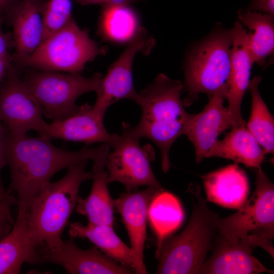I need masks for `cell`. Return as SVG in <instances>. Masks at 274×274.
<instances>
[{"instance_id":"12","label":"cell","mask_w":274,"mask_h":274,"mask_svg":"<svg viewBox=\"0 0 274 274\" xmlns=\"http://www.w3.org/2000/svg\"><path fill=\"white\" fill-rule=\"evenodd\" d=\"M38 264L52 263L63 267L72 274H130V267L107 256L96 247L84 250L79 248L73 238L63 241L55 249L43 244L37 247Z\"/></svg>"},{"instance_id":"18","label":"cell","mask_w":274,"mask_h":274,"mask_svg":"<svg viewBox=\"0 0 274 274\" xmlns=\"http://www.w3.org/2000/svg\"><path fill=\"white\" fill-rule=\"evenodd\" d=\"M44 5L41 0H21L7 13L11 17L19 60L31 54L42 42Z\"/></svg>"},{"instance_id":"2","label":"cell","mask_w":274,"mask_h":274,"mask_svg":"<svg viewBox=\"0 0 274 274\" xmlns=\"http://www.w3.org/2000/svg\"><path fill=\"white\" fill-rule=\"evenodd\" d=\"M183 88L181 81L161 73L138 93L135 100L141 107L142 113L137 125H130V131L139 139L147 138L158 146L164 173L172 166L169 153L173 144L184 134L189 113L181 98Z\"/></svg>"},{"instance_id":"24","label":"cell","mask_w":274,"mask_h":274,"mask_svg":"<svg viewBox=\"0 0 274 274\" xmlns=\"http://www.w3.org/2000/svg\"><path fill=\"white\" fill-rule=\"evenodd\" d=\"M238 18L248 29V47L254 63L265 64L274 52L273 15L241 9L238 11Z\"/></svg>"},{"instance_id":"29","label":"cell","mask_w":274,"mask_h":274,"mask_svg":"<svg viewBox=\"0 0 274 274\" xmlns=\"http://www.w3.org/2000/svg\"><path fill=\"white\" fill-rule=\"evenodd\" d=\"M17 204V198L4 187H0V240L7 236L14 226L15 221L11 210Z\"/></svg>"},{"instance_id":"6","label":"cell","mask_w":274,"mask_h":274,"mask_svg":"<svg viewBox=\"0 0 274 274\" xmlns=\"http://www.w3.org/2000/svg\"><path fill=\"white\" fill-rule=\"evenodd\" d=\"M256 169V187L249 200L234 214L216 219L218 231L228 241L250 238L273 258L274 186L261 166Z\"/></svg>"},{"instance_id":"15","label":"cell","mask_w":274,"mask_h":274,"mask_svg":"<svg viewBox=\"0 0 274 274\" xmlns=\"http://www.w3.org/2000/svg\"><path fill=\"white\" fill-rule=\"evenodd\" d=\"M103 119L86 102L79 106L73 115L47 123L43 134L40 136L82 142L86 145L108 143L113 147L119 134L109 133L104 125Z\"/></svg>"},{"instance_id":"4","label":"cell","mask_w":274,"mask_h":274,"mask_svg":"<svg viewBox=\"0 0 274 274\" xmlns=\"http://www.w3.org/2000/svg\"><path fill=\"white\" fill-rule=\"evenodd\" d=\"M187 191L193 205L190 220L180 233L163 241L156 273L196 274L212 250L218 215L208 207L198 186L191 184Z\"/></svg>"},{"instance_id":"14","label":"cell","mask_w":274,"mask_h":274,"mask_svg":"<svg viewBox=\"0 0 274 274\" xmlns=\"http://www.w3.org/2000/svg\"><path fill=\"white\" fill-rule=\"evenodd\" d=\"M203 110L198 114H188L184 134L192 143L197 163L209 158L211 149L218 141V136L233 123L224 98L218 95L209 97Z\"/></svg>"},{"instance_id":"17","label":"cell","mask_w":274,"mask_h":274,"mask_svg":"<svg viewBox=\"0 0 274 274\" xmlns=\"http://www.w3.org/2000/svg\"><path fill=\"white\" fill-rule=\"evenodd\" d=\"M136 190L121 194L113 200L114 206L120 214L125 226L130 248L141 267L146 270L143 253L146 239L148 209L153 198L164 189L148 187L144 190Z\"/></svg>"},{"instance_id":"5","label":"cell","mask_w":274,"mask_h":274,"mask_svg":"<svg viewBox=\"0 0 274 274\" xmlns=\"http://www.w3.org/2000/svg\"><path fill=\"white\" fill-rule=\"evenodd\" d=\"M232 42L231 29H219L192 49L185 67L183 86L187 95L182 100L184 106L197 100L200 93L227 99Z\"/></svg>"},{"instance_id":"10","label":"cell","mask_w":274,"mask_h":274,"mask_svg":"<svg viewBox=\"0 0 274 274\" xmlns=\"http://www.w3.org/2000/svg\"><path fill=\"white\" fill-rule=\"evenodd\" d=\"M155 45V39L148 35L146 29L139 27L119 57L110 66L106 75L102 77L93 107L98 116L104 118L108 108L120 99H129L135 101L138 92L133 86L132 78L134 58L140 52L149 54Z\"/></svg>"},{"instance_id":"36","label":"cell","mask_w":274,"mask_h":274,"mask_svg":"<svg viewBox=\"0 0 274 274\" xmlns=\"http://www.w3.org/2000/svg\"><path fill=\"white\" fill-rule=\"evenodd\" d=\"M2 19L1 16H0V30L1 29V24H2Z\"/></svg>"},{"instance_id":"19","label":"cell","mask_w":274,"mask_h":274,"mask_svg":"<svg viewBox=\"0 0 274 274\" xmlns=\"http://www.w3.org/2000/svg\"><path fill=\"white\" fill-rule=\"evenodd\" d=\"M201 178L207 201L238 209L247 200L248 179L246 173L236 163L201 176Z\"/></svg>"},{"instance_id":"3","label":"cell","mask_w":274,"mask_h":274,"mask_svg":"<svg viewBox=\"0 0 274 274\" xmlns=\"http://www.w3.org/2000/svg\"><path fill=\"white\" fill-rule=\"evenodd\" d=\"M88 161L67 168L66 175L55 182L43 184L32 200L26 220L33 243L43 244L51 249L62 243V232L75 208L81 184L91 179L86 170Z\"/></svg>"},{"instance_id":"1","label":"cell","mask_w":274,"mask_h":274,"mask_svg":"<svg viewBox=\"0 0 274 274\" xmlns=\"http://www.w3.org/2000/svg\"><path fill=\"white\" fill-rule=\"evenodd\" d=\"M50 141L40 136H15L7 129L5 154L11 179L8 191L17 194L18 213H27L42 185L56 173L88 160H106L110 147L102 143L71 151L55 147Z\"/></svg>"},{"instance_id":"22","label":"cell","mask_w":274,"mask_h":274,"mask_svg":"<svg viewBox=\"0 0 274 274\" xmlns=\"http://www.w3.org/2000/svg\"><path fill=\"white\" fill-rule=\"evenodd\" d=\"M106 161L94 162L91 173L93 181L91 191L86 198L78 196L75 208L78 214L87 217L88 224L113 226L114 199L108 187Z\"/></svg>"},{"instance_id":"21","label":"cell","mask_w":274,"mask_h":274,"mask_svg":"<svg viewBox=\"0 0 274 274\" xmlns=\"http://www.w3.org/2000/svg\"><path fill=\"white\" fill-rule=\"evenodd\" d=\"M26 214L18 213L12 230L0 240V274L19 273L24 263L38 264V246L31 240Z\"/></svg>"},{"instance_id":"31","label":"cell","mask_w":274,"mask_h":274,"mask_svg":"<svg viewBox=\"0 0 274 274\" xmlns=\"http://www.w3.org/2000/svg\"><path fill=\"white\" fill-rule=\"evenodd\" d=\"M80 5L86 6L93 4H101L104 6L125 5L144 0H76Z\"/></svg>"},{"instance_id":"16","label":"cell","mask_w":274,"mask_h":274,"mask_svg":"<svg viewBox=\"0 0 274 274\" xmlns=\"http://www.w3.org/2000/svg\"><path fill=\"white\" fill-rule=\"evenodd\" d=\"M232 48L227 109L233 126L245 124L241 115V105L248 89L254 62L248 47V32L242 23L237 20L231 29Z\"/></svg>"},{"instance_id":"23","label":"cell","mask_w":274,"mask_h":274,"mask_svg":"<svg viewBox=\"0 0 274 274\" xmlns=\"http://www.w3.org/2000/svg\"><path fill=\"white\" fill-rule=\"evenodd\" d=\"M231 129L223 140H218L210 151L209 157L229 159L249 167H260L266 153L246 124Z\"/></svg>"},{"instance_id":"27","label":"cell","mask_w":274,"mask_h":274,"mask_svg":"<svg viewBox=\"0 0 274 274\" xmlns=\"http://www.w3.org/2000/svg\"><path fill=\"white\" fill-rule=\"evenodd\" d=\"M138 25L137 15L129 6H104L101 29L110 40L117 42L129 41L139 28Z\"/></svg>"},{"instance_id":"25","label":"cell","mask_w":274,"mask_h":274,"mask_svg":"<svg viewBox=\"0 0 274 274\" xmlns=\"http://www.w3.org/2000/svg\"><path fill=\"white\" fill-rule=\"evenodd\" d=\"M184 218V212L179 200L164 190L151 200L148 219L157 239L155 257L158 259L164 239L177 229Z\"/></svg>"},{"instance_id":"26","label":"cell","mask_w":274,"mask_h":274,"mask_svg":"<svg viewBox=\"0 0 274 274\" xmlns=\"http://www.w3.org/2000/svg\"><path fill=\"white\" fill-rule=\"evenodd\" d=\"M260 76L250 80L248 89L252 98L251 116L247 128L253 135L266 154H273L274 119L258 90Z\"/></svg>"},{"instance_id":"33","label":"cell","mask_w":274,"mask_h":274,"mask_svg":"<svg viewBox=\"0 0 274 274\" xmlns=\"http://www.w3.org/2000/svg\"><path fill=\"white\" fill-rule=\"evenodd\" d=\"M11 41V35L4 33L0 30V57L3 56L7 54L8 48Z\"/></svg>"},{"instance_id":"34","label":"cell","mask_w":274,"mask_h":274,"mask_svg":"<svg viewBox=\"0 0 274 274\" xmlns=\"http://www.w3.org/2000/svg\"><path fill=\"white\" fill-rule=\"evenodd\" d=\"M11 57L9 54L0 57V84L11 65Z\"/></svg>"},{"instance_id":"9","label":"cell","mask_w":274,"mask_h":274,"mask_svg":"<svg viewBox=\"0 0 274 274\" xmlns=\"http://www.w3.org/2000/svg\"><path fill=\"white\" fill-rule=\"evenodd\" d=\"M140 140L131 133L130 124L123 122L121 134L107 157L109 183L118 182L127 191L135 190L141 186L163 189L151 166L155 159L153 148L148 144L141 146Z\"/></svg>"},{"instance_id":"11","label":"cell","mask_w":274,"mask_h":274,"mask_svg":"<svg viewBox=\"0 0 274 274\" xmlns=\"http://www.w3.org/2000/svg\"><path fill=\"white\" fill-rule=\"evenodd\" d=\"M6 75V82L0 87V121L14 135L23 136L33 129L41 136L47 123L39 104L11 65Z\"/></svg>"},{"instance_id":"20","label":"cell","mask_w":274,"mask_h":274,"mask_svg":"<svg viewBox=\"0 0 274 274\" xmlns=\"http://www.w3.org/2000/svg\"><path fill=\"white\" fill-rule=\"evenodd\" d=\"M71 237L89 239L104 254L131 268L135 273L146 274L131 248L128 247L115 233L113 226L105 224H87L78 222L69 224Z\"/></svg>"},{"instance_id":"32","label":"cell","mask_w":274,"mask_h":274,"mask_svg":"<svg viewBox=\"0 0 274 274\" xmlns=\"http://www.w3.org/2000/svg\"><path fill=\"white\" fill-rule=\"evenodd\" d=\"M7 128L0 123V187H4L1 172L3 168L7 164L5 154V142Z\"/></svg>"},{"instance_id":"7","label":"cell","mask_w":274,"mask_h":274,"mask_svg":"<svg viewBox=\"0 0 274 274\" xmlns=\"http://www.w3.org/2000/svg\"><path fill=\"white\" fill-rule=\"evenodd\" d=\"M106 51L72 18L43 41L31 54L19 61L25 65L45 71L79 74L88 62L105 54Z\"/></svg>"},{"instance_id":"30","label":"cell","mask_w":274,"mask_h":274,"mask_svg":"<svg viewBox=\"0 0 274 274\" xmlns=\"http://www.w3.org/2000/svg\"><path fill=\"white\" fill-rule=\"evenodd\" d=\"M247 9L274 15V0H252Z\"/></svg>"},{"instance_id":"35","label":"cell","mask_w":274,"mask_h":274,"mask_svg":"<svg viewBox=\"0 0 274 274\" xmlns=\"http://www.w3.org/2000/svg\"><path fill=\"white\" fill-rule=\"evenodd\" d=\"M17 2L16 0H0V16L7 14Z\"/></svg>"},{"instance_id":"8","label":"cell","mask_w":274,"mask_h":274,"mask_svg":"<svg viewBox=\"0 0 274 274\" xmlns=\"http://www.w3.org/2000/svg\"><path fill=\"white\" fill-rule=\"evenodd\" d=\"M102 78L100 73L87 78L79 74L48 71L32 73L22 80L44 116L57 121L75 114L79 108L76 104L77 98L87 92H96Z\"/></svg>"},{"instance_id":"13","label":"cell","mask_w":274,"mask_h":274,"mask_svg":"<svg viewBox=\"0 0 274 274\" xmlns=\"http://www.w3.org/2000/svg\"><path fill=\"white\" fill-rule=\"evenodd\" d=\"M256 247L250 238L231 242L218 231L214 239L211 257L197 270L199 274L273 273L252 255Z\"/></svg>"},{"instance_id":"28","label":"cell","mask_w":274,"mask_h":274,"mask_svg":"<svg viewBox=\"0 0 274 274\" xmlns=\"http://www.w3.org/2000/svg\"><path fill=\"white\" fill-rule=\"evenodd\" d=\"M72 10L71 0H49L44 3L43 10L44 31L42 42L63 27L73 18Z\"/></svg>"}]
</instances>
